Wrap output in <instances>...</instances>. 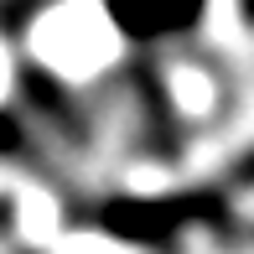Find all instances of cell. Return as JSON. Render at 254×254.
I'll return each instance as SVG.
<instances>
[{"label": "cell", "mask_w": 254, "mask_h": 254, "mask_svg": "<svg viewBox=\"0 0 254 254\" xmlns=\"http://www.w3.org/2000/svg\"><path fill=\"white\" fill-rule=\"evenodd\" d=\"M94 223L120 244L135 249H171L182 228H213L234 234V202L223 187H177V192H120L94 207Z\"/></svg>", "instance_id": "1"}, {"label": "cell", "mask_w": 254, "mask_h": 254, "mask_svg": "<svg viewBox=\"0 0 254 254\" xmlns=\"http://www.w3.org/2000/svg\"><path fill=\"white\" fill-rule=\"evenodd\" d=\"M16 99L21 109L37 125H47L52 135H63L67 145H88L94 140V120H88V104L67 88V78H57L47 63L37 57H21L16 63Z\"/></svg>", "instance_id": "2"}, {"label": "cell", "mask_w": 254, "mask_h": 254, "mask_svg": "<svg viewBox=\"0 0 254 254\" xmlns=\"http://www.w3.org/2000/svg\"><path fill=\"white\" fill-rule=\"evenodd\" d=\"M125 88L135 94V109H140V135L151 145L156 161H177L182 156V120H177V104H171V88H166V73H161L156 57H130L120 67Z\"/></svg>", "instance_id": "3"}, {"label": "cell", "mask_w": 254, "mask_h": 254, "mask_svg": "<svg viewBox=\"0 0 254 254\" xmlns=\"http://www.w3.org/2000/svg\"><path fill=\"white\" fill-rule=\"evenodd\" d=\"M104 16H109L114 31H120L125 42H135V47H156V42L166 37L156 0H104Z\"/></svg>", "instance_id": "4"}, {"label": "cell", "mask_w": 254, "mask_h": 254, "mask_svg": "<svg viewBox=\"0 0 254 254\" xmlns=\"http://www.w3.org/2000/svg\"><path fill=\"white\" fill-rule=\"evenodd\" d=\"M156 5H161V31L166 37H187V31L202 26L213 0H156Z\"/></svg>", "instance_id": "5"}, {"label": "cell", "mask_w": 254, "mask_h": 254, "mask_svg": "<svg viewBox=\"0 0 254 254\" xmlns=\"http://www.w3.org/2000/svg\"><path fill=\"white\" fill-rule=\"evenodd\" d=\"M47 5H57V0H5V5H0V26H5L10 37H21Z\"/></svg>", "instance_id": "6"}, {"label": "cell", "mask_w": 254, "mask_h": 254, "mask_svg": "<svg viewBox=\"0 0 254 254\" xmlns=\"http://www.w3.org/2000/svg\"><path fill=\"white\" fill-rule=\"evenodd\" d=\"M31 151V130L16 120L10 109H0V161H10V156H26Z\"/></svg>", "instance_id": "7"}, {"label": "cell", "mask_w": 254, "mask_h": 254, "mask_svg": "<svg viewBox=\"0 0 254 254\" xmlns=\"http://www.w3.org/2000/svg\"><path fill=\"white\" fill-rule=\"evenodd\" d=\"M228 182H234V187H254V145L228 166Z\"/></svg>", "instance_id": "8"}, {"label": "cell", "mask_w": 254, "mask_h": 254, "mask_svg": "<svg viewBox=\"0 0 254 254\" xmlns=\"http://www.w3.org/2000/svg\"><path fill=\"white\" fill-rule=\"evenodd\" d=\"M10 228H16V197L0 192V239H10Z\"/></svg>", "instance_id": "9"}, {"label": "cell", "mask_w": 254, "mask_h": 254, "mask_svg": "<svg viewBox=\"0 0 254 254\" xmlns=\"http://www.w3.org/2000/svg\"><path fill=\"white\" fill-rule=\"evenodd\" d=\"M239 16H244V26L254 31V0H239Z\"/></svg>", "instance_id": "10"}, {"label": "cell", "mask_w": 254, "mask_h": 254, "mask_svg": "<svg viewBox=\"0 0 254 254\" xmlns=\"http://www.w3.org/2000/svg\"><path fill=\"white\" fill-rule=\"evenodd\" d=\"M16 254H42V249H16Z\"/></svg>", "instance_id": "11"}, {"label": "cell", "mask_w": 254, "mask_h": 254, "mask_svg": "<svg viewBox=\"0 0 254 254\" xmlns=\"http://www.w3.org/2000/svg\"><path fill=\"white\" fill-rule=\"evenodd\" d=\"M249 239H254V228H249Z\"/></svg>", "instance_id": "12"}]
</instances>
